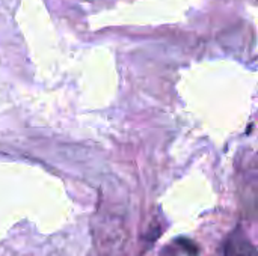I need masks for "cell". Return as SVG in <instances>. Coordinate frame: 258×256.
I'll use <instances>...</instances> for the list:
<instances>
[{
	"label": "cell",
	"mask_w": 258,
	"mask_h": 256,
	"mask_svg": "<svg viewBox=\"0 0 258 256\" xmlns=\"http://www.w3.org/2000/svg\"><path fill=\"white\" fill-rule=\"evenodd\" d=\"M222 256H258V252L246 235L236 231L227 238Z\"/></svg>",
	"instance_id": "cell-1"
}]
</instances>
